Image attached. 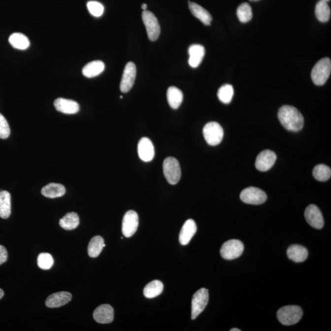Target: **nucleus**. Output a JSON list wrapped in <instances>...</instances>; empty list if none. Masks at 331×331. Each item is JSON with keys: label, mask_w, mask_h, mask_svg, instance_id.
Here are the masks:
<instances>
[{"label": "nucleus", "mask_w": 331, "mask_h": 331, "mask_svg": "<svg viewBox=\"0 0 331 331\" xmlns=\"http://www.w3.org/2000/svg\"><path fill=\"white\" fill-rule=\"evenodd\" d=\"M278 118L281 124L290 132H297L301 130L304 119L301 113L292 106H283L278 112Z\"/></svg>", "instance_id": "1"}, {"label": "nucleus", "mask_w": 331, "mask_h": 331, "mask_svg": "<svg viewBox=\"0 0 331 331\" xmlns=\"http://www.w3.org/2000/svg\"><path fill=\"white\" fill-rule=\"evenodd\" d=\"M302 308L297 305H287L280 308L277 311L278 321L283 325L290 326L297 324L302 317Z\"/></svg>", "instance_id": "2"}, {"label": "nucleus", "mask_w": 331, "mask_h": 331, "mask_svg": "<svg viewBox=\"0 0 331 331\" xmlns=\"http://www.w3.org/2000/svg\"><path fill=\"white\" fill-rule=\"evenodd\" d=\"M331 72V62L329 58H324L318 61L313 67L311 77L315 85H324L329 79Z\"/></svg>", "instance_id": "3"}, {"label": "nucleus", "mask_w": 331, "mask_h": 331, "mask_svg": "<svg viewBox=\"0 0 331 331\" xmlns=\"http://www.w3.org/2000/svg\"><path fill=\"white\" fill-rule=\"evenodd\" d=\"M163 167L168 183L171 185L177 184L181 177V169L178 160L175 158L168 157L165 160Z\"/></svg>", "instance_id": "4"}, {"label": "nucleus", "mask_w": 331, "mask_h": 331, "mask_svg": "<svg viewBox=\"0 0 331 331\" xmlns=\"http://www.w3.org/2000/svg\"><path fill=\"white\" fill-rule=\"evenodd\" d=\"M203 135L208 144L215 146L222 141L224 132L219 123L211 122L205 125Z\"/></svg>", "instance_id": "5"}, {"label": "nucleus", "mask_w": 331, "mask_h": 331, "mask_svg": "<svg viewBox=\"0 0 331 331\" xmlns=\"http://www.w3.org/2000/svg\"><path fill=\"white\" fill-rule=\"evenodd\" d=\"M244 250V245L240 240L232 239L223 244L220 249V255L227 260H232L239 258Z\"/></svg>", "instance_id": "6"}, {"label": "nucleus", "mask_w": 331, "mask_h": 331, "mask_svg": "<svg viewBox=\"0 0 331 331\" xmlns=\"http://www.w3.org/2000/svg\"><path fill=\"white\" fill-rule=\"evenodd\" d=\"M209 302V292L205 288H200L193 295L192 300V319L195 320L206 307Z\"/></svg>", "instance_id": "7"}, {"label": "nucleus", "mask_w": 331, "mask_h": 331, "mask_svg": "<svg viewBox=\"0 0 331 331\" xmlns=\"http://www.w3.org/2000/svg\"><path fill=\"white\" fill-rule=\"evenodd\" d=\"M142 17L149 39L152 41H156L160 34V26L157 17L152 12L147 10L143 11Z\"/></svg>", "instance_id": "8"}, {"label": "nucleus", "mask_w": 331, "mask_h": 331, "mask_svg": "<svg viewBox=\"0 0 331 331\" xmlns=\"http://www.w3.org/2000/svg\"><path fill=\"white\" fill-rule=\"evenodd\" d=\"M240 199L248 204L259 205L265 202L267 195L262 190L256 187H248L240 193Z\"/></svg>", "instance_id": "9"}, {"label": "nucleus", "mask_w": 331, "mask_h": 331, "mask_svg": "<svg viewBox=\"0 0 331 331\" xmlns=\"http://www.w3.org/2000/svg\"><path fill=\"white\" fill-rule=\"evenodd\" d=\"M139 225V217L134 210H129L125 214L122 221V233L125 237H130L135 234Z\"/></svg>", "instance_id": "10"}, {"label": "nucleus", "mask_w": 331, "mask_h": 331, "mask_svg": "<svg viewBox=\"0 0 331 331\" xmlns=\"http://www.w3.org/2000/svg\"><path fill=\"white\" fill-rule=\"evenodd\" d=\"M136 76V67L134 63H128L125 66L124 73L120 82V90L123 93H127L132 89L134 84Z\"/></svg>", "instance_id": "11"}, {"label": "nucleus", "mask_w": 331, "mask_h": 331, "mask_svg": "<svg viewBox=\"0 0 331 331\" xmlns=\"http://www.w3.org/2000/svg\"><path fill=\"white\" fill-rule=\"evenodd\" d=\"M305 218L311 227L316 229H322L324 226V219L319 208L317 205L311 204L306 208Z\"/></svg>", "instance_id": "12"}, {"label": "nucleus", "mask_w": 331, "mask_h": 331, "mask_svg": "<svg viewBox=\"0 0 331 331\" xmlns=\"http://www.w3.org/2000/svg\"><path fill=\"white\" fill-rule=\"evenodd\" d=\"M277 156L274 152L265 150L258 155L256 160L255 166L260 171H267L274 165Z\"/></svg>", "instance_id": "13"}, {"label": "nucleus", "mask_w": 331, "mask_h": 331, "mask_svg": "<svg viewBox=\"0 0 331 331\" xmlns=\"http://www.w3.org/2000/svg\"><path fill=\"white\" fill-rule=\"evenodd\" d=\"M138 155L144 162H151L155 157L154 145L147 137H142L138 143Z\"/></svg>", "instance_id": "14"}, {"label": "nucleus", "mask_w": 331, "mask_h": 331, "mask_svg": "<svg viewBox=\"0 0 331 331\" xmlns=\"http://www.w3.org/2000/svg\"><path fill=\"white\" fill-rule=\"evenodd\" d=\"M114 309L109 304L99 306L94 312V318L97 323L101 324H108L114 320Z\"/></svg>", "instance_id": "15"}, {"label": "nucleus", "mask_w": 331, "mask_h": 331, "mask_svg": "<svg viewBox=\"0 0 331 331\" xmlns=\"http://www.w3.org/2000/svg\"><path fill=\"white\" fill-rule=\"evenodd\" d=\"M55 109L65 114H75L79 111V105L76 101L60 98L55 100Z\"/></svg>", "instance_id": "16"}, {"label": "nucleus", "mask_w": 331, "mask_h": 331, "mask_svg": "<svg viewBox=\"0 0 331 331\" xmlns=\"http://www.w3.org/2000/svg\"><path fill=\"white\" fill-rule=\"evenodd\" d=\"M197 226L194 220L189 219L185 222L180 230L179 242L182 245L189 244L190 240L197 232Z\"/></svg>", "instance_id": "17"}, {"label": "nucleus", "mask_w": 331, "mask_h": 331, "mask_svg": "<svg viewBox=\"0 0 331 331\" xmlns=\"http://www.w3.org/2000/svg\"><path fill=\"white\" fill-rule=\"evenodd\" d=\"M71 293L66 292L55 293L50 295L46 300V305L49 308H57L66 305L71 300Z\"/></svg>", "instance_id": "18"}, {"label": "nucleus", "mask_w": 331, "mask_h": 331, "mask_svg": "<svg viewBox=\"0 0 331 331\" xmlns=\"http://www.w3.org/2000/svg\"><path fill=\"white\" fill-rule=\"evenodd\" d=\"M204 47L200 44H193L189 49L190 66L196 68L201 64L205 55Z\"/></svg>", "instance_id": "19"}, {"label": "nucleus", "mask_w": 331, "mask_h": 331, "mask_svg": "<svg viewBox=\"0 0 331 331\" xmlns=\"http://www.w3.org/2000/svg\"><path fill=\"white\" fill-rule=\"evenodd\" d=\"M189 9L192 14L205 26H210L211 24L212 17L209 12L200 5L191 1H189Z\"/></svg>", "instance_id": "20"}, {"label": "nucleus", "mask_w": 331, "mask_h": 331, "mask_svg": "<svg viewBox=\"0 0 331 331\" xmlns=\"http://www.w3.org/2000/svg\"><path fill=\"white\" fill-rule=\"evenodd\" d=\"M287 255L290 260L296 263L305 262L308 255L307 248L300 245H293L288 248Z\"/></svg>", "instance_id": "21"}, {"label": "nucleus", "mask_w": 331, "mask_h": 331, "mask_svg": "<svg viewBox=\"0 0 331 331\" xmlns=\"http://www.w3.org/2000/svg\"><path fill=\"white\" fill-rule=\"evenodd\" d=\"M105 65L102 61L96 60L89 63L82 69V74L87 78H92L99 76L103 72Z\"/></svg>", "instance_id": "22"}, {"label": "nucleus", "mask_w": 331, "mask_h": 331, "mask_svg": "<svg viewBox=\"0 0 331 331\" xmlns=\"http://www.w3.org/2000/svg\"><path fill=\"white\" fill-rule=\"evenodd\" d=\"M66 193V189L64 185L56 183H51L46 185L41 190L42 195L49 198L62 197Z\"/></svg>", "instance_id": "23"}, {"label": "nucleus", "mask_w": 331, "mask_h": 331, "mask_svg": "<svg viewBox=\"0 0 331 331\" xmlns=\"http://www.w3.org/2000/svg\"><path fill=\"white\" fill-rule=\"evenodd\" d=\"M11 214V198L8 192H0V217L3 219L9 218Z\"/></svg>", "instance_id": "24"}, {"label": "nucleus", "mask_w": 331, "mask_h": 331, "mask_svg": "<svg viewBox=\"0 0 331 331\" xmlns=\"http://www.w3.org/2000/svg\"><path fill=\"white\" fill-rule=\"evenodd\" d=\"M184 99L181 90L175 87H170L167 91L168 103L172 109H177L181 105Z\"/></svg>", "instance_id": "25"}, {"label": "nucleus", "mask_w": 331, "mask_h": 331, "mask_svg": "<svg viewBox=\"0 0 331 331\" xmlns=\"http://www.w3.org/2000/svg\"><path fill=\"white\" fill-rule=\"evenodd\" d=\"M106 246L103 238L96 235L92 238L88 246V254L90 257L96 258L101 253L103 248Z\"/></svg>", "instance_id": "26"}, {"label": "nucleus", "mask_w": 331, "mask_h": 331, "mask_svg": "<svg viewBox=\"0 0 331 331\" xmlns=\"http://www.w3.org/2000/svg\"><path fill=\"white\" fill-rule=\"evenodd\" d=\"M9 42L14 48L19 50H26L30 44L27 36L21 33L12 34L9 37Z\"/></svg>", "instance_id": "27"}, {"label": "nucleus", "mask_w": 331, "mask_h": 331, "mask_svg": "<svg viewBox=\"0 0 331 331\" xmlns=\"http://www.w3.org/2000/svg\"><path fill=\"white\" fill-rule=\"evenodd\" d=\"M79 222L78 215L75 212H69L60 220L59 224L64 230H72L78 227Z\"/></svg>", "instance_id": "28"}, {"label": "nucleus", "mask_w": 331, "mask_h": 331, "mask_svg": "<svg viewBox=\"0 0 331 331\" xmlns=\"http://www.w3.org/2000/svg\"><path fill=\"white\" fill-rule=\"evenodd\" d=\"M164 284L159 280H155L148 283L144 289V295L145 298L152 299L158 297L164 290Z\"/></svg>", "instance_id": "29"}, {"label": "nucleus", "mask_w": 331, "mask_h": 331, "mask_svg": "<svg viewBox=\"0 0 331 331\" xmlns=\"http://www.w3.org/2000/svg\"><path fill=\"white\" fill-rule=\"evenodd\" d=\"M315 15L318 21L321 22H327L331 17V9L327 2L322 0L316 4Z\"/></svg>", "instance_id": "30"}, {"label": "nucleus", "mask_w": 331, "mask_h": 331, "mask_svg": "<svg viewBox=\"0 0 331 331\" xmlns=\"http://www.w3.org/2000/svg\"><path fill=\"white\" fill-rule=\"evenodd\" d=\"M313 175L318 181H327L331 176V168L325 165H317L313 170Z\"/></svg>", "instance_id": "31"}, {"label": "nucleus", "mask_w": 331, "mask_h": 331, "mask_svg": "<svg viewBox=\"0 0 331 331\" xmlns=\"http://www.w3.org/2000/svg\"><path fill=\"white\" fill-rule=\"evenodd\" d=\"M217 96L221 102L229 104L234 96V89L232 85L225 84L221 87L218 91Z\"/></svg>", "instance_id": "32"}, {"label": "nucleus", "mask_w": 331, "mask_h": 331, "mask_svg": "<svg viewBox=\"0 0 331 331\" xmlns=\"http://www.w3.org/2000/svg\"><path fill=\"white\" fill-rule=\"evenodd\" d=\"M237 16L242 23H247L253 17L252 7L249 4L244 2L237 7Z\"/></svg>", "instance_id": "33"}, {"label": "nucleus", "mask_w": 331, "mask_h": 331, "mask_svg": "<svg viewBox=\"0 0 331 331\" xmlns=\"http://www.w3.org/2000/svg\"><path fill=\"white\" fill-rule=\"evenodd\" d=\"M37 265L41 269L49 270L54 265L53 257L47 253H40L37 257Z\"/></svg>", "instance_id": "34"}, {"label": "nucleus", "mask_w": 331, "mask_h": 331, "mask_svg": "<svg viewBox=\"0 0 331 331\" xmlns=\"http://www.w3.org/2000/svg\"><path fill=\"white\" fill-rule=\"evenodd\" d=\"M88 10L90 13L94 17H101L104 12V6L100 2L95 1H91L87 2Z\"/></svg>", "instance_id": "35"}, {"label": "nucleus", "mask_w": 331, "mask_h": 331, "mask_svg": "<svg viewBox=\"0 0 331 331\" xmlns=\"http://www.w3.org/2000/svg\"><path fill=\"white\" fill-rule=\"evenodd\" d=\"M10 128L8 123L3 115L0 114V138L6 139L10 135Z\"/></svg>", "instance_id": "36"}, {"label": "nucleus", "mask_w": 331, "mask_h": 331, "mask_svg": "<svg viewBox=\"0 0 331 331\" xmlns=\"http://www.w3.org/2000/svg\"><path fill=\"white\" fill-rule=\"evenodd\" d=\"M7 257L8 255L6 248L0 245V265L7 262Z\"/></svg>", "instance_id": "37"}, {"label": "nucleus", "mask_w": 331, "mask_h": 331, "mask_svg": "<svg viewBox=\"0 0 331 331\" xmlns=\"http://www.w3.org/2000/svg\"><path fill=\"white\" fill-rule=\"evenodd\" d=\"M4 297V292L3 291H2L1 288H0V299H1L2 297Z\"/></svg>", "instance_id": "38"}, {"label": "nucleus", "mask_w": 331, "mask_h": 331, "mask_svg": "<svg viewBox=\"0 0 331 331\" xmlns=\"http://www.w3.org/2000/svg\"><path fill=\"white\" fill-rule=\"evenodd\" d=\"M147 5L146 4L143 3V4H142L141 8H142L143 10H144V11H145V10H146V9H147Z\"/></svg>", "instance_id": "39"}, {"label": "nucleus", "mask_w": 331, "mask_h": 331, "mask_svg": "<svg viewBox=\"0 0 331 331\" xmlns=\"http://www.w3.org/2000/svg\"><path fill=\"white\" fill-rule=\"evenodd\" d=\"M231 331H240L241 330L239 329H237V328H233V329H232L230 330Z\"/></svg>", "instance_id": "40"}, {"label": "nucleus", "mask_w": 331, "mask_h": 331, "mask_svg": "<svg viewBox=\"0 0 331 331\" xmlns=\"http://www.w3.org/2000/svg\"><path fill=\"white\" fill-rule=\"evenodd\" d=\"M322 1L328 2L330 1L331 0H322Z\"/></svg>", "instance_id": "41"}, {"label": "nucleus", "mask_w": 331, "mask_h": 331, "mask_svg": "<svg viewBox=\"0 0 331 331\" xmlns=\"http://www.w3.org/2000/svg\"><path fill=\"white\" fill-rule=\"evenodd\" d=\"M250 1H258V0H250Z\"/></svg>", "instance_id": "42"}, {"label": "nucleus", "mask_w": 331, "mask_h": 331, "mask_svg": "<svg viewBox=\"0 0 331 331\" xmlns=\"http://www.w3.org/2000/svg\"><path fill=\"white\" fill-rule=\"evenodd\" d=\"M120 99H123V97H122V96H120Z\"/></svg>", "instance_id": "43"}]
</instances>
